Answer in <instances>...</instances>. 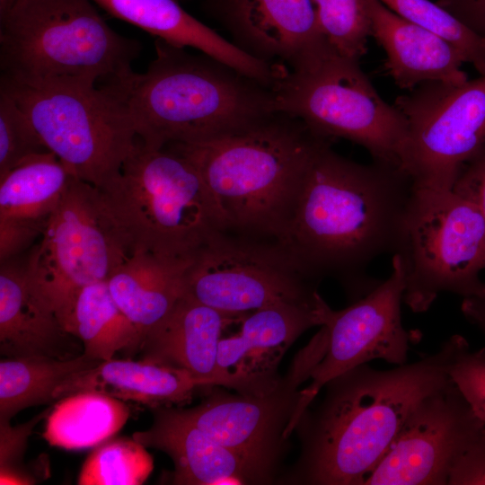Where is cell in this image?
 Returning a JSON list of instances; mask_svg holds the SVG:
<instances>
[{
  "label": "cell",
  "instance_id": "cell-23",
  "mask_svg": "<svg viewBox=\"0 0 485 485\" xmlns=\"http://www.w3.org/2000/svg\"><path fill=\"white\" fill-rule=\"evenodd\" d=\"M237 28L253 54L290 66L325 40L313 0H234Z\"/></svg>",
  "mask_w": 485,
  "mask_h": 485
},
{
  "label": "cell",
  "instance_id": "cell-30",
  "mask_svg": "<svg viewBox=\"0 0 485 485\" xmlns=\"http://www.w3.org/2000/svg\"><path fill=\"white\" fill-rule=\"evenodd\" d=\"M403 19L446 40L480 75H485V37L430 0H378Z\"/></svg>",
  "mask_w": 485,
  "mask_h": 485
},
{
  "label": "cell",
  "instance_id": "cell-34",
  "mask_svg": "<svg viewBox=\"0 0 485 485\" xmlns=\"http://www.w3.org/2000/svg\"><path fill=\"white\" fill-rule=\"evenodd\" d=\"M51 408L22 425H0V483L31 484L34 479L27 474L22 465L26 441L35 425L46 418Z\"/></svg>",
  "mask_w": 485,
  "mask_h": 485
},
{
  "label": "cell",
  "instance_id": "cell-3",
  "mask_svg": "<svg viewBox=\"0 0 485 485\" xmlns=\"http://www.w3.org/2000/svg\"><path fill=\"white\" fill-rule=\"evenodd\" d=\"M328 142L301 120L274 112L234 133L166 146L196 166L225 232L278 242L311 160Z\"/></svg>",
  "mask_w": 485,
  "mask_h": 485
},
{
  "label": "cell",
  "instance_id": "cell-37",
  "mask_svg": "<svg viewBox=\"0 0 485 485\" xmlns=\"http://www.w3.org/2000/svg\"><path fill=\"white\" fill-rule=\"evenodd\" d=\"M452 190L476 204L485 219V146L464 164Z\"/></svg>",
  "mask_w": 485,
  "mask_h": 485
},
{
  "label": "cell",
  "instance_id": "cell-19",
  "mask_svg": "<svg viewBox=\"0 0 485 485\" xmlns=\"http://www.w3.org/2000/svg\"><path fill=\"white\" fill-rule=\"evenodd\" d=\"M0 352L4 357L68 359L75 351V336L39 292L26 260L18 257L0 263ZM83 354V353H82Z\"/></svg>",
  "mask_w": 485,
  "mask_h": 485
},
{
  "label": "cell",
  "instance_id": "cell-27",
  "mask_svg": "<svg viewBox=\"0 0 485 485\" xmlns=\"http://www.w3.org/2000/svg\"><path fill=\"white\" fill-rule=\"evenodd\" d=\"M101 361L85 354L68 359L4 357L0 361V425L10 424L19 411L56 401V389L70 376Z\"/></svg>",
  "mask_w": 485,
  "mask_h": 485
},
{
  "label": "cell",
  "instance_id": "cell-6",
  "mask_svg": "<svg viewBox=\"0 0 485 485\" xmlns=\"http://www.w3.org/2000/svg\"><path fill=\"white\" fill-rule=\"evenodd\" d=\"M92 0H14L0 12L1 79L113 81L133 72L141 43L109 26Z\"/></svg>",
  "mask_w": 485,
  "mask_h": 485
},
{
  "label": "cell",
  "instance_id": "cell-15",
  "mask_svg": "<svg viewBox=\"0 0 485 485\" xmlns=\"http://www.w3.org/2000/svg\"><path fill=\"white\" fill-rule=\"evenodd\" d=\"M484 429L451 380L419 402L362 485H446L456 460Z\"/></svg>",
  "mask_w": 485,
  "mask_h": 485
},
{
  "label": "cell",
  "instance_id": "cell-8",
  "mask_svg": "<svg viewBox=\"0 0 485 485\" xmlns=\"http://www.w3.org/2000/svg\"><path fill=\"white\" fill-rule=\"evenodd\" d=\"M86 79L15 84L1 79L45 147L79 180L100 189L134 150L137 137L115 84Z\"/></svg>",
  "mask_w": 485,
  "mask_h": 485
},
{
  "label": "cell",
  "instance_id": "cell-29",
  "mask_svg": "<svg viewBox=\"0 0 485 485\" xmlns=\"http://www.w3.org/2000/svg\"><path fill=\"white\" fill-rule=\"evenodd\" d=\"M154 468L146 446L133 437L108 439L98 445L84 461L79 485H139Z\"/></svg>",
  "mask_w": 485,
  "mask_h": 485
},
{
  "label": "cell",
  "instance_id": "cell-28",
  "mask_svg": "<svg viewBox=\"0 0 485 485\" xmlns=\"http://www.w3.org/2000/svg\"><path fill=\"white\" fill-rule=\"evenodd\" d=\"M73 177L49 151L30 156L0 177V217H48Z\"/></svg>",
  "mask_w": 485,
  "mask_h": 485
},
{
  "label": "cell",
  "instance_id": "cell-10",
  "mask_svg": "<svg viewBox=\"0 0 485 485\" xmlns=\"http://www.w3.org/2000/svg\"><path fill=\"white\" fill-rule=\"evenodd\" d=\"M129 255L99 189L74 176L26 264L62 323L79 291L107 280Z\"/></svg>",
  "mask_w": 485,
  "mask_h": 485
},
{
  "label": "cell",
  "instance_id": "cell-9",
  "mask_svg": "<svg viewBox=\"0 0 485 485\" xmlns=\"http://www.w3.org/2000/svg\"><path fill=\"white\" fill-rule=\"evenodd\" d=\"M392 254L403 269V301L414 313L428 311L444 292L485 298V219L453 190L413 186Z\"/></svg>",
  "mask_w": 485,
  "mask_h": 485
},
{
  "label": "cell",
  "instance_id": "cell-4",
  "mask_svg": "<svg viewBox=\"0 0 485 485\" xmlns=\"http://www.w3.org/2000/svg\"><path fill=\"white\" fill-rule=\"evenodd\" d=\"M155 52L146 72L112 81L145 146L221 137L275 112L271 88L231 66L159 39Z\"/></svg>",
  "mask_w": 485,
  "mask_h": 485
},
{
  "label": "cell",
  "instance_id": "cell-39",
  "mask_svg": "<svg viewBox=\"0 0 485 485\" xmlns=\"http://www.w3.org/2000/svg\"><path fill=\"white\" fill-rule=\"evenodd\" d=\"M461 311L467 321L477 326L485 336V298H463Z\"/></svg>",
  "mask_w": 485,
  "mask_h": 485
},
{
  "label": "cell",
  "instance_id": "cell-14",
  "mask_svg": "<svg viewBox=\"0 0 485 485\" xmlns=\"http://www.w3.org/2000/svg\"><path fill=\"white\" fill-rule=\"evenodd\" d=\"M327 346L323 328L295 357L287 377L264 394H212L181 414L217 443L237 453L265 476L300 399L299 386L311 377Z\"/></svg>",
  "mask_w": 485,
  "mask_h": 485
},
{
  "label": "cell",
  "instance_id": "cell-17",
  "mask_svg": "<svg viewBox=\"0 0 485 485\" xmlns=\"http://www.w3.org/2000/svg\"><path fill=\"white\" fill-rule=\"evenodd\" d=\"M242 317L224 313L189 295L178 299L167 315L142 339L143 361L184 369L207 386L237 391L218 366L223 331Z\"/></svg>",
  "mask_w": 485,
  "mask_h": 485
},
{
  "label": "cell",
  "instance_id": "cell-36",
  "mask_svg": "<svg viewBox=\"0 0 485 485\" xmlns=\"http://www.w3.org/2000/svg\"><path fill=\"white\" fill-rule=\"evenodd\" d=\"M447 484H485V429L456 460Z\"/></svg>",
  "mask_w": 485,
  "mask_h": 485
},
{
  "label": "cell",
  "instance_id": "cell-18",
  "mask_svg": "<svg viewBox=\"0 0 485 485\" xmlns=\"http://www.w3.org/2000/svg\"><path fill=\"white\" fill-rule=\"evenodd\" d=\"M154 421L132 437L166 453L172 460V483L208 485L262 481L265 475L233 450L217 443L180 412L179 408L152 409Z\"/></svg>",
  "mask_w": 485,
  "mask_h": 485
},
{
  "label": "cell",
  "instance_id": "cell-32",
  "mask_svg": "<svg viewBox=\"0 0 485 485\" xmlns=\"http://www.w3.org/2000/svg\"><path fill=\"white\" fill-rule=\"evenodd\" d=\"M48 151L29 117L0 87V177L30 156Z\"/></svg>",
  "mask_w": 485,
  "mask_h": 485
},
{
  "label": "cell",
  "instance_id": "cell-26",
  "mask_svg": "<svg viewBox=\"0 0 485 485\" xmlns=\"http://www.w3.org/2000/svg\"><path fill=\"white\" fill-rule=\"evenodd\" d=\"M130 415L123 401L95 392L61 398L46 417L43 437L67 450L97 446L112 437Z\"/></svg>",
  "mask_w": 485,
  "mask_h": 485
},
{
  "label": "cell",
  "instance_id": "cell-5",
  "mask_svg": "<svg viewBox=\"0 0 485 485\" xmlns=\"http://www.w3.org/2000/svg\"><path fill=\"white\" fill-rule=\"evenodd\" d=\"M99 190L130 254L190 261L225 232L196 166L168 146L149 148L137 139L119 174Z\"/></svg>",
  "mask_w": 485,
  "mask_h": 485
},
{
  "label": "cell",
  "instance_id": "cell-33",
  "mask_svg": "<svg viewBox=\"0 0 485 485\" xmlns=\"http://www.w3.org/2000/svg\"><path fill=\"white\" fill-rule=\"evenodd\" d=\"M449 376L485 424V347L471 351L464 339L451 364Z\"/></svg>",
  "mask_w": 485,
  "mask_h": 485
},
{
  "label": "cell",
  "instance_id": "cell-24",
  "mask_svg": "<svg viewBox=\"0 0 485 485\" xmlns=\"http://www.w3.org/2000/svg\"><path fill=\"white\" fill-rule=\"evenodd\" d=\"M189 262L136 251L107 279L113 299L140 331L142 339L183 295V276Z\"/></svg>",
  "mask_w": 485,
  "mask_h": 485
},
{
  "label": "cell",
  "instance_id": "cell-11",
  "mask_svg": "<svg viewBox=\"0 0 485 485\" xmlns=\"http://www.w3.org/2000/svg\"><path fill=\"white\" fill-rule=\"evenodd\" d=\"M394 106L407 123L401 169L416 188L452 190L485 146V75L460 84H422Z\"/></svg>",
  "mask_w": 485,
  "mask_h": 485
},
{
  "label": "cell",
  "instance_id": "cell-25",
  "mask_svg": "<svg viewBox=\"0 0 485 485\" xmlns=\"http://www.w3.org/2000/svg\"><path fill=\"white\" fill-rule=\"evenodd\" d=\"M62 325L81 340L84 354L101 361L120 350L137 352L142 342V333L113 299L107 280L80 290Z\"/></svg>",
  "mask_w": 485,
  "mask_h": 485
},
{
  "label": "cell",
  "instance_id": "cell-21",
  "mask_svg": "<svg viewBox=\"0 0 485 485\" xmlns=\"http://www.w3.org/2000/svg\"><path fill=\"white\" fill-rule=\"evenodd\" d=\"M371 37L384 48V70L404 90L428 82L468 80L461 53L441 36L399 16L378 0H365Z\"/></svg>",
  "mask_w": 485,
  "mask_h": 485
},
{
  "label": "cell",
  "instance_id": "cell-20",
  "mask_svg": "<svg viewBox=\"0 0 485 485\" xmlns=\"http://www.w3.org/2000/svg\"><path fill=\"white\" fill-rule=\"evenodd\" d=\"M110 15L178 48L199 50L271 87L285 66L270 64L231 43L188 13L176 0H92Z\"/></svg>",
  "mask_w": 485,
  "mask_h": 485
},
{
  "label": "cell",
  "instance_id": "cell-1",
  "mask_svg": "<svg viewBox=\"0 0 485 485\" xmlns=\"http://www.w3.org/2000/svg\"><path fill=\"white\" fill-rule=\"evenodd\" d=\"M412 190L400 167L354 162L328 142L312 158L277 243L308 279L334 278L357 299L381 282L366 269L393 253Z\"/></svg>",
  "mask_w": 485,
  "mask_h": 485
},
{
  "label": "cell",
  "instance_id": "cell-40",
  "mask_svg": "<svg viewBox=\"0 0 485 485\" xmlns=\"http://www.w3.org/2000/svg\"><path fill=\"white\" fill-rule=\"evenodd\" d=\"M14 0H0V12L8 7Z\"/></svg>",
  "mask_w": 485,
  "mask_h": 485
},
{
  "label": "cell",
  "instance_id": "cell-38",
  "mask_svg": "<svg viewBox=\"0 0 485 485\" xmlns=\"http://www.w3.org/2000/svg\"><path fill=\"white\" fill-rule=\"evenodd\" d=\"M436 3L472 31L485 37V0H438Z\"/></svg>",
  "mask_w": 485,
  "mask_h": 485
},
{
  "label": "cell",
  "instance_id": "cell-7",
  "mask_svg": "<svg viewBox=\"0 0 485 485\" xmlns=\"http://www.w3.org/2000/svg\"><path fill=\"white\" fill-rule=\"evenodd\" d=\"M291 66L271 87L275 112L301 120L323 137L356 143L373 161L401 168L406 119L379 95L359 60L323 40Z\"/></svg>",
  "mask_w": 485,
  "mask_h": 485
},
{
  "label": "cell",
  "instance_id": "cell-35",
  "mask_svg": "<svg viewBox=\"0 0 485 485\" xmlns=\"http://www.w3.org/2000/svg\"><path fill=\"white\" fill-rule=\"evenodd\" d=\"M48 217H0V263L31 249L42 235Z\"/></svg>",
  "mask_w": 485,
  "mask_h": 485
},
{
  "label": "cell",
  "instance_id": "cell-2",
  "mask_svg": "<svg viewBox=\"0 0 485 485\" xmlns=\"http://www.w3.org/2000/svg\"><path fill=\"white\" fill-rule=\"evenodd\" d=\"M464 338L450 337L434 354L390 370L358 366L330 381L305 430L303 480L362 485L419 402L451 381Z\"/></svg>",
  "mask_w": 485,
  "mask_h": 485
},
{
  "label": "cell",
  "instance_id": "cell-22",
  "mask_svg": "<svg viewBox=\"0 0 485 485\" xmlns=\"http://www.w3.org/2000/svg\"><path fill=\"white\" fill-rule=\"evenodd\" d=\"M200 387L207 386L184 369L112 358L70 376L56 389L54 398L57 401L76 392H95L155 409L190 403Z\"/></svg>",
  "mask_w": 485,
  "mask_h": 485
},
{
  "label": "cell",
  "instance_id": "cell-13",
  "mask_svg": "<svg viewBox=\"0 0 485 485\" xmlns=\"http://www.w3.org/2000/svg\"><path fill=\"white\" fill-rule=\"evenodd\" d=\"M404 287L401 262L392 254L391 275L372 291L342 310L334 311L324 304L322 326L327 335L326 350L311 374V383L300 392L287 426L289 431L299 424L308 405L332 379L375 359L397 366L406 363L415 336L401 321Z\"/></svg>",
  "mask_w": 485,
  "mask_h": 485
},
{
  "label": "cell",
  "instance_id": "cell-31",
  "mask_svg": "<svg viewBox=\"0 0 485 485\" xmlns=\"http://www.w3.org/2000/svg\"><path fill=\"white\" fill-rule=\"evenodd\" d=\"M325 40L339 53L359 60L371 37L365 0H313Z\"/></svg>",
  "mask_w": 485,
  "mask_h": 485
},
{
  "label": "cell",
  "instance_id": "cell-16",
  "mask_svg": "<svg viewBox=\"0 0 485 485\" xmlns=\"http://www.w3.org/2000/svg\"><path fill=\"white\" fill-rule=\"evenodd\" d=\"M326 302L321 295L313 303H279L242 317L234 336L222 338L218 366L244 394H264L280 379L278 365L290 345L305 331L322 325Z\"/></svg>",
  "mask_w": 485,
  "mask_h": 485
},
{
  "label": "cell",
  "instance_id": "cell-12",
  "mask_svg": "<svg viewBox=\"0 0 485 485\" xmlns=\"http://www.w3.org/2000/svg\"><path fill=\"white\" fill-rule=\"evenodd\" d=\"M316 286L277 242L227 232L210 238L183 276L185 295L237 317L279 303H313Z\"/></svg>",
  "mask_w": 485,
  "mask_h": 485
}]
</instances>
